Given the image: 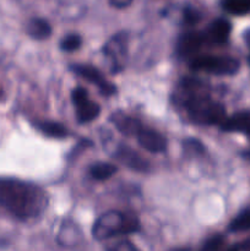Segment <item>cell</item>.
<instances>
[{"instance_id": "obj_2", "label": "cell", "mask_w": 250, "mask_h": 251, "mask_svg": "<svg viewBox=\"0 0 250 251\" xmlns=\"http://www.w3.org/2000/svg\"><path fill=\"white\" fill-rule=\"evenodd\" d=\"M189 115L196 124L221 125L225 120V109L221 103L213 102L207 95H199L184 102Z\"/></svg>"}, {"instance_id": "obj_29", "label": "cell", "mask_w": 250, "mask_h": 251, "mask_svg": "<svg viewBox=\"0 0 250 251\" xmlns=\"http://www.w3.org/2000/svg\"><path fill=\"white\" fill-rule=\"evenodd\" d=\"M249 1H250V0H249Z\"/></svg>"}, {"instance_id": "obj_22", "label": "cell", "mask_w": 250, "mask_h": 251, "mask_svg": "<svg viewBox=\"0 0 250 251\" xmlns=\"http://www.w3.org/2000/svg\"><path fill=\"white\" fill-rule=\"evenodd\" d=\"M108 251H140V250L137 249L134 244H131L129 240H122V242H118L117 244L108 248Z\"/></svg>"}, {"instance_id": "obj_12", "label": "cell", "mask_w": 250, "mask_h": 251, "mask_svg": "<svg viewBox=\"0 0 250 251\" xmlns=\"http://www.w3.org/2000/svg\"><path fill=\"white\" fill-rule=\"evenodd\" d=\"M225 131H244L248 132L250 130V112H240L225 118V122L221 124Z\"/></svg>"}, {"instance_id": "obj_10", "label": "cell", "mask_w": 250, "mask_h": 251, "mask_svg": "<svg viewBox=\"0 0 250 251\" xmlns=\"http://www.w3.org/2000/svg\"><path fill=\"white\" fill-rule=\"evenodd\" d=\"M232 31V25L225 19H217L210 25L207 29V39L211 43L222 44L229 37Z\"/></svg>"}, {"instance_id": "obj_14", "label": "cell", "mask_w": 250, "mask_h": 251, "mask_svg": "<svg viewBox=\"0 0 250 251\" xmlns=\"http://www.w3.org/2000/svg\"><path fill=\"white\" fill-rule=\"evenodd\" d=\"M27 32L34 39H46L50 36L51 27L46 20L33 19L27 26Z\"/></svg>"}, {"instance_id": "obj_11", "label": "cell", "mask_w": 250, "mask_h": 251, "mask_svg": "<svg viewBox=\"0 0 250 251\" xmlns=\"http://www.w3.org/2000/svg\"><path fill=\"white\" fill-rule=\"evenodd\" d=\"M205 37L198 32H188L183 34L178 41V53L181 56L193 55L199 50L201 44L203 43Z\"/></svg>"}, {"instance_id": "obj_8", "label": "cell", "mask_w": 250, "mask_h": 251, "mask_svg": "<svg viewBox=\"0 0 250 251\" xmlns=\"http://www.w3.org/2000/svg\"><path fill=\"white\" fill-rule=\"evenodd\" d=\"M110 119L114 123L115 127H117L123 135H126V136H137L139 132L144 129L141 123H140L136 118L130 117V115L125 114V113H114Z\"/></svg>"}, {"instance_id": "obj_1", "label": "cell", "mask_w": 250, "mask_h": 251, "mask_svg": "<svg viewBox=\"0 0 250 251\" xmlns=\"http://www.w3.org/2000/svg\"><path fill=\"white\" fill-rule=\"evenodd\" d=\"M0 205L20 220H31L47 208V196L38 186L16 179H0Z\"/></svg>"}, {"instance_id": "obj_4", "label": "cell", "mask_w": 250, "mask_h": 251, "mask_svg": "<svg viewBox=\"0 0 250 251\" xmlns=\"http://www.w3.org/2000/svg\"><path fill=\"white\" fill-rule=\"evenodd\" d=\"M125 216L118 211H109L97 218L92 228L96 240H107L114 235L122 234Z\"/></svg>"}, {"instance_id": "obj_21", "label": "cell", "mask_w": 250, "mask_h": 251, "mask_svg": "<svg viewBox=\"0 0 250 251\" xmlns=\"http://www.w3.org/2000/svg\"><path fill=\"white\" fill-rule=\"evenodd\" d=\"M223 243H225V238L222 235H215L205 243L202 251H218L223 245Z\"/></svg>"}, {"instance_id": "obj_13", "label": "cell", "mask_w": 250, "mask_h": 251, "mask_svg": "<svg viewBox=\"0 0 250 251\" xmlns=\"http://www.w3.org/2000/svg\"><path fill=\"white\" fill-rule=\"evenodd\" d=\"M76 114L80 123H90L92 120L97 119L100 113V108L97 103L92 102L90 100H86L85 102L75 105Z\"/></svg>"}, {"instance_id": "obj_15", "label": "cell", "mask_w": 250, "mask_h": 251, "mask_svg": "<svg viewBox=\"0 0 250 251\" xmlns=\"http://www.w3.org/2000/svg\"><path fill=\"white\" fill-rule=\"evenodd\" d=\"M37 127L49 137L63 139L68 135V130L65 129V126L56 122H39L37 123Z\"/></svg>"}, {"instance_id": "obj_27", "label": "cell", "mask_w": 250, "mask_h": 251, "mask_svg": "<svg viewBox=\"0 0 250 251\" xmlns=\"http://www.w3.org/2000/svg\"><path fill=\"white\" fill-rule=\"evenodd\" d=\"M244 248H245V249H249V250H250V240H248V242L245 243Z\"/></svg>"}, {"instance_id": "obj_18", "label": "cell", "mask_w": 250, "mask_h": 251, "mask_svg": "<svg viewBox=\"0 0 250 251\" xmlns=\"http://www.w3.org/2000/svg\"><path fill=\"white\" fill-rule=\"evenodd\" d=\"M229 229L232 232H243V230L250 229V208L245 210L235 220L232 221Z\"/></svg>"}, {"instance_id": "obj_19", "label": "cell", "mask_w": 250, "mask_h": 251, "mask_svg": "<svg viewBox=\"0 0 250 251\" xmlns=\"http://www.w3.org/2000/svg\"><path fill=\"white\" fill-rule=\"evenodd\" d=\"M81 43H82V41H81L80 36H77V34H69V36H66L61 41L60 48L64 51H74L80 48Z\"/></svg>"}, {"instance_id": "obj_25", "label": "cell", "mask_w": 250, "mask_h": 251, "mask_svg": "<svg viewBox=\"0 0 250 251\" xmlns=\"http://www.w3.org/2000/svg\"><path fill=\"white\" fill-rule=\"evenodd\" d=\"M184 20L188 25H195L200 20V14L194 9H186L184 11Z\"/></svg>"}, {"instance_id": "obj_6", "label": "cell", "mask_w": 250, "mask_h": 251, "mask_svg": "<svg viewBox=\"0 0 250 251\" xmlns=\"http://www.w3.org/2000/svg\"><path fill=\"white\" fill-rule=\"evenodd\" d=\"M73 70L75 71L77 75H80L81 77H83L85 80H87L88 82L93 83V85H97L100 88V92L104 96H110L113 93H115L117 88L113 83L108 82L103 75L100 74V71L98 69L93 68L91 65H85V64H78V65H74Z\"/></svg>"}, {"instance_id": "obj_20", "label": "cell", "mask_w": 250, "mask_h": 251, "mask_svg": "<svg viewBox=\"0 0 250 251\" xmlns=\"http://www.w3.org/2000/svg\"><path fill=\"white\" fill-rule=\"evenodd\" d=\"M139 228H140V223L136 217H132V216H125L122 234H131V233L137 232Z\"/></svg>"}, {"instance_id": "obj_9", "label": "cell", "mask_w": 250, "mask_h": 251, "mask_svg": "<svg viewBox=\"0 0 250 251\" xmlns=\"http://www.w3.org/2000/svg\"><path fill=\"white\" fill-rule=\"evenodd\" d=\"M115 157H117L122 163H124L125 166L134 169V171L146 172L147 169H149V163H147L146 159L142 158L137 152L129 149V147H120V149L118 150Z\"/></svg>"}, {"instance_id": "obj_26", "label": "cell", "mask_w": 250, "mask_h": 251, "mask_svg": "<svg viewBox=\"0 0 250 251\" xmlns=\"http://www.w3.org/2000/svg\"><path fill=\"white\" fill-rule=\"evenodd\" d=\"M244 39H245V43H247V46L249 47L250 49V29H248V31L244 33Z\"/></svg>"}, {"instance_id": "obj_5", "label": "cell", "mask_w": 250, "mask_h": 251, "mask_svg": "<svg viewBox=\"0 0 250 251\" xmlns=\"http://www.w3.org/2000/svg\"><path fill=\"white\" fill-rule=\"evenodd\" d=\"M127 37L125 33H119L110 38L104 46V54L112 61L114 71H119L124 66L125 56H126Z\"/></svg>"}, {"instance_id": "obj_3", "label": "cell", "mask_w": 250, "mask_h": 251, "mask_svg": "<svg viewBox=\"0 0 250 251\" xmlns=\"http://www.w3.org/2000/svg\"><path fill=\"white\" fill-rule=\"evenodd\" d=\"M239 61L232 56L200 55L190 60V68L195 71H205L218 76L234 75L239 70Z\"/></svg>"}, {"instance_id": "obj_16", "label": "cell", "mask_w": 250, "mask_h": 251, "mask_svg": "<svg viewBox=\"0 0 250 251\" xmlns=\"http://www.w3.org/2000/svg\"><path fill=\"white\" fill-rule=\"evenodd\" d=\"M117 167L113 166L110 163H105V162H100L91 167V176L96 180H107V179L112 178L113 174L117 173Z\"/></svg>"}, {"instance_id": "obj_17", "label": "cell", "mask_w": 250, "mask_h": 251, "mask_svg": "<svg viewBox=\"0 0 250 251\" xmlns=\"http://www.w3.org/2000/svg\"><path fill=\"white\" fill-rule=\"evenodd\" d=\"M223 7L229 14L242 16L250 11V1L249 0H225Z\"/></svg>"}, {"instance_id": "obj_28", "label": "cell", "mask_w": 250, "mask_h": 251, "mask_svg": "<svg viewBox=\"0 0 250 251\" xmlns=\"http://www.w3.org/2000/svg\"><path fill=\"white\" fill-rule=\"evenodd\" d=\"M247 134H248V135H249V136H250V130H249V131H248V132H247Z\"/></svg>"}, {"instance_id": "obj_24", "label": "cell", "mask_w": 250, "mask_h": 251, "mask_svg": "<svg viewBox=\"0 0 250 251\" xmlns=\"http://www.w3.org/2000/svg\"><path fill=\"white\" fill-rule=\"evenodd\" d=\"M71 97H73L74 104L77 105V104H80V103L85 102L86 100H88L87 91L82 87H77L73 91V95H71Z\"/></svg>"}, {"instance_id": "obj_7", "label": "cell", "mask_w": 250, "mask_h": 251, "mask_svg": "<svg viewBox=\"0 0 250 251\" xmlns=\"http://www.w3.org/2000/svg\"><path fill=\"white\" fill-rule=\"evenodd\" d=\"M136 137L139 144L152 153H159L167 149L166 139L154 130L142 129Z\"/></svg>"}, {"instance_id": "obj_23", "label": "cell", "mask_w": 250, "mask_h": 251, "mask_svg": "<svg viewBox=\"0 0 250 251\" xmlns=\"http://www.w3.org/2000/svg\"><path fill=\"white\" fill-rule=\"evenodd\" d=\"M184 147L188 152H193V153H201L203 151V145L199 142L198 140L189 139L184 142Z\"/></svg>"}]
</instances>
